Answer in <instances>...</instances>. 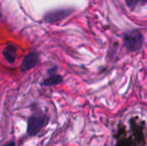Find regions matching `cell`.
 I'll return each mask as SVG.
<instances>
[{"label": "cell", "mask_w": 147, "mask_h": 146, "mask_svg": "<svg viewBox=\"0 0 147 146\" xmlns=\"http://www.w3.org/2000/svg\"><path fill=\"white\" fill-rule=\"evenodd\" d=\"M50 118L41 111L34 112L28 120L27 133L30 137L36 136L49 123Z\"/></svg>", "instance_id": "6da1fadb"}, {"label": "cell", "mask_w": 147, "mask_h": 146, "mask_svg": "<svg viewBox=\"0 0 147 146\" xmlns=\"http://www.w3.org/2000/svg\"><path fill=\"white\" fill-rule=\"evenodd\" d=\"M124 46L129 52H135L143 47L145 38L140 29H134L125 33L123 36Z\"/></svg>", "instance_id": "7a4b0ae2"}, {"label": "cell", "mask_w": 147, "mask_h": 146, "mask_svg": "<svg viewBox=\"0 0 147 146\" xmlns=\"http://www.w3.org/2000/svg\"><path fill=\"white\" fill-rule=\"evenodd\" d=\"M40 61V54L37 52H28L21 63L20 70L22 72H27L35 67Z\"/></svg>", "instance_id": "3957f363"}, {"label": "cell", "mask_w": 147, "mask_h": 146, "mask_svg": "<svg viewBox=\"0 0 147 146\" xmlns=\"http://www.w3.org/2000/svg\"><path fill=\"white\" fill-rule=\"evenodd\" d=\"M57 67L54 66L53 68L49 69L48 73L49 76L48 77L45 78L43 81H41L40 83V86L42 87H50V86H53V85H58L59 83H61L63 82V77L61 75L57 74L56 71Z\"/></svg>", "instance_id": "277c9868"}, {"label": "cell", "mask_w": 147, "mask_h": 146, "mask_svg": "<svg viewBox=\"0 0 147 146\" xmlns=\"http://www.w3.org/2000/svg\"><path fill=\"white\" fill-rule=\"evenodd\" d=\"M71 9H65L51 11L44 16V21L48 23H53L68 16L71 14Z\"/></svg>", "instance_id": "5b68a950"}, {"label": "cell", "mask_w": 147, "mask_h": 146, "mask_svg": "<svg viewBox=\"0 0 147 146\" xmlns=\"http://www.w3.org/2000/svg\"><path fill=\"white\" fill-rule=\"evenodd\" d=\"M3 56L8 63L14 64L16 58V47L11 44L7 45L3 50Z\"/></svg>", "instance_id": "8992f818"}, {"label": "cell", "mask_w": 147, "mask_h": 146, "mask_svg": "<svg viewBox=\"0 0 147 146\" xmlns=\"http://www.w3.org/2000/svg\"><path fill=\"white\" fill-rule=\"evenodd\" d=\"M139 1H140V0H126L127 5H128L132 9H134L136 7V5H137V3H139Z\"/></svg>", "instance_id": "52a82bcc"}, {"label": "cell", "mask_w": 147, "mask_h": 146, "mask_svg": "<svg viewBox=\"0 0 147 146\" xmlns=\"http://www.w3.org/2000/svg\"><path fill=\"white\" fill-rule=\"evenodd\" d=\"M1 146H16V145L15 141H14V140H12V141H9V142H7L6 144H4V145H1Z\"/></svg>", "instance_id": "ba28073f"}]
</instances>
